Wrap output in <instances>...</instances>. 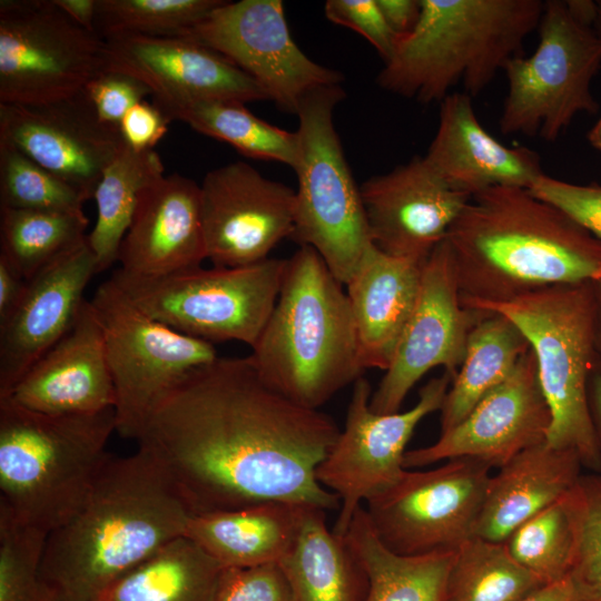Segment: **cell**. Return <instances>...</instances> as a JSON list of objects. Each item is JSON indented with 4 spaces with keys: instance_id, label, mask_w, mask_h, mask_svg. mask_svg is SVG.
I'll return each instance as SVG.
<instances>
[{
    "instance_id": "7bdbcfd3",
    "label": "cell",
    "mask_w": 601,
    "mask_h": 601,
    "mask_svg": "<svg viewBox=\"0 0 601 601\" xmlns=\"http://www.w3.org/2000/svg\"><path fill=\"white\" fill-rule=\"evenodd\" d=\"M528 190L559 207L601 239V185L568 183L544 173Z\"/></svg>"
},
{
    "instance_id": "9f6ffc18",
    "label": "cell",
    "mask_w": 601,
    "mask_h": 601,
    "mask_svg": "<svg viewBox=\"0 0 601 601\" xmlns=\"http://www.w3.org/2000/svg\"><path fill=\"white\" fill-rule=\"evenodd\" d=\"M582 601H585V600H582Z\"/></svg>"
},
{
    "instance_id": "52a82bcc",
    "label": "cell",
    "mask_w": 601,
    "mask_h": 601,
    "mask_svg": "<svg viewBox=\"0 0 601 601\" xmlns=\"http://www.w3.org/2000/svg\"><path fill=\"white\" fill-rule=\"evenodd\" d=\"M473 309L502 314L520 328L534 353L551 413L546 443L574 451L584 469L601 473L588 402L598 357L595 282L550 286Z\"/></svg>"
},
{
    "instance_id": "e575fe53",
    "label": "cell",
    "mask_w": 601,
    "mask_h": 601,
    "mask_svg": "<svg viewBox=\"0 0 601 601\" xmlns=\"http://www.w3.org/2000/svg\"><path fill=\"white\" fill-rule=\"evenodd\" d=\"M542 585L504 543L474 536L454 552L445 601H520Z\"/></svg>"
},
{
    "instance_id": "c3c4849f",
    "label": "cell",
    "mask_w": 601,
    "mask_h": 601,
    "mask_svg": "<svg viewBox=\"0 0 601 601\" xmlns=\"http://www.w3.org/2000/svg\"><path fill=\"white\" fill-rule=\"evenodd\" d=\"M27 279L0 255V323L7 319L21 299Z\"/></svg>"
},
{
    "instance_id": "5bb4252c",
    "label": "cell",
    "mask_w": 601,
    "mask_h": 601,
    "mask_svg": "<svg viewBox=\"0 0 601 601\" xmlns=\"http://www.w3.org/2000/svg\"><path fill=\"white\" fill-rule=\"evenodd\" d=\"M451 382L452 375L444 372L421 388L412 408L378 414L370 405L368 381H355L344 430L316 470L317 481L341 501L333 528L337 535L345 534L358 508L401 477L414 430L425 416L441 410Z\"/></svg>"
},
{
    "instance_id": "60d3db41",
    "label": "cell",
    "mask_w": 601,
    "mask_h": 601,
    "mask_svg": "<svg viewBox=\"0 0 601 601\" xmlns=\"http://www.w3.org/2000/svg\"><path fill=\"white\" fill-rule=\"evenodd\" d=\"M570 496L577 534L571 577L583 600L601 601V473H582Z\"/></svg>"
},
{
    "instance_id": "f5cc1de1",
    "label": "cell",
    "mask_w": 601,
    "mask_h": 601,
    "mask_svg": "<svg viewBox=\"0 0 601 601\" xmlns=\"http://www.w3.org/2000/svg\"><path fill=\"white\" fill-rule=\"evenodd\" d=\"M598 315H597V353L601 359V279L595 282Z\"/></svg>"
},
{
    "instance_id": "3957f363",
    "label": "cell",
    "mask_w": 601,
    "mask_h": 601,
    "mask_svg": "<svg viewBox=\"0 0 601 601\" xmlns=\"http://www.w3.org/2000/svg\"><path fill=\"white\" fill-rule=\"evenodd\" d=\"M445 240L469 308L601 279V239L524 188L496 186L474 194Z\"/></svg>"
},
{
    "instance_id": "9c48e42d",
    "label": "cell",
    "mask_w": 601,
    "mask_h": 601,
    "mask_svg": "<svg viewBox=\"0 0 601 601\" xmlns=\"http://www.w3.org/2000/svg\"><path fill=\"white\" fill-rule=\"evenodd\" d=\"M345 97L341 85L319 88L302 101L294 170L295 224L292 239L313 247L346 285L372 244L356 186L333 122Z\"/></svg>"
},
{
    "instance_id": "816d5d0a",
    "label": "cell",
    "mask_w": 601,
    "mask_h": 601,
    "mask_svg": "<svg viewBox=\"0 0 601 601\" xmlns=\"http://www.w3.org/2000/svg\"><path fill=\"white\" fill-rule=\"evenodd\" d=\"M53 2L78 24L95 32L97 0H53Z\"/></svg>"
},
{
    "instance_id": "bcb514c9",
    "label": "cell",
    "mask_w": 601,
    "mask_h": 601,
    "mask_svg": "<svg viewBox=\"0 0 601 601\" xmlns=\"http://www.w3.org/2000/svg\"><path fill=\"white\" fill-rule=\"evenodd\" d=\"M171 120L154 102L140 101L124 116L119 130L125 144L134 150H151L166 135Z\"/></svg>"
},
{
    "instance_id": "7402d4cb",
    "label": "cell",
    "mask_w": 601,
    "mask_h": 601,
    "mask_svg": "<svg viewBox=\"0 0 601 601\" xmlns=\"http://www.w3.org/2000/svg\"><path fill=\"white\" fill-rule=\"evenodd\" d=\"M95 274L98 264L87 235L27 279L18 305L0 323V397L70 329Z\"/></svg>"
},
{
    "instance_id": "4dcf8cb0",
    "label": "cell",
    "mask_w": 601,
    "mask_h": 601,
    "mask_svg": "<svg viewBox=\"0 0 601 601\" xmlns=\"http://www.w3.org/2000/svg\"><path fill=\"white\" fill-rule=\"evenodd\" d=\"M530 344L502 314L487 312L472 328L462 364L441 407V433L456 426L513 372Z\"/></svg>"
},
{
    "instance_id": "74e56055",
    "label": "cell",
    "mask_w": 601,
    "mask_h": 601,
    "mask_svg": "<svg viewBox=\"0 0 601 601\" xmlns=\"http://www.w3.org/2000/svg\"><path fill=\"white\" fill-rule=\"evenodd\" d=\"M221 0H97L95 32L178 37L203 20Z\"/></svg>"
},
{
    "instance_id": "484cf974",
    "label": "cell",
    "mask_w": 601,
    "mask_h": 601,
    "mask_svg": "<svg viewBox=\"0 0 601 601\" xmlns=\"http://www.w3.org/2000/svg\"><path fill=\"white\" fill-rule=\"evenodd\" d=\"M422 265L373 244L346 284L363 367L386 371L418 295Z\"/></svg>"
},
{
    "instance_id": "44dd1931",
    "label": "cell",
    "mask_w": 601,
    "mask_h": 601,
    "mask_svg": "<svg viewBox=\"0 0 601 601\" xmlns=\"http://www.w3.org/2000/svg\"><path fill=\"white\" fill-rule=\"evenodd\" d=\"M372 244L383 253L424 263L471 196L450 187L424 157L359 187Z\"/></svg>"
},
{
    "instance_id": "8992f818",
    "label": "cell",
    "mask_w": 601,
    "mask_h": 601,
    "mask_svg": "<svg viewBox=\"0 0 601 601\" xmlns=\"http://www.w3.org/2000/svg\"><path fill=\"white\" fill-rule=\"evenodd\" d=\"M116 411L53 415L0 397V504L47 533L80 509L109 457Z\"/></svg>"
},
{
    "instance_id": "7a4b0ae2",
    "label": "cell",
    "mask_w": 601,
    "mask_h": 601,
    "mask_svg": "<svg viewBox=\"0 0 601 601\" xmlns=\"http://www.w3.org/2000/svg\"><path fill=\"white\" fill-rule=\"evenodd\" d=\"M191 515L147 449L110 454L80 509L48 534L42 580L55 601H97L117 578L183 536Z\"/></svg>"
},
{
    "instance_id": "2e32d148",
    "label": "cell",
    "mask_w": 601,
    "mask_h": 601,
    "mask_svg": "<svg viewBox=\"0 0 601 601\" xmlns=\"http://www.w3.org/2000/svg\"><path fill=\"white\" fill-rule=\"evenodd\" d=\"M461 302L450 247L444 239L422 265L413 312L370 405L378 414L400 412L413 386L432 368L452 375L464 358L469 334L486 314Z\"/></svg>"
},
{
    "instance_id": "d4e9b609",
    "label": "cell",
    "mask_w": 601,
    "mask_h": 601,
    "mask_svg": "<svg viewBox=\"0 0 601 601\" xmlns=\"http://www.w3.org/2000/svg\"><path fill=\"white\" fill-rule=\"evenodd\" d=\"M424 158L450 187L470 196L496 186L530 189L544 174L536 151L505 146L485 130L463 91L440 102L437 130Z\"/></svg>"
},
{
    "instance_id": "ffe728a7",
    "label": "cell",
    "mask_w": 601,
    "mask_h": 601,
    "mask_svg": "<svg viewBox=\"0 0 601 601\" xmlns=\"http://www.w3.org/2000/svg\"><path fill=\"white\" fill-rule=\"evenodd\" d=\"M104 71L140 80L169 119L174 109L198 99L268 100L262 87L226 57L181 37L105 39Z\"/></svg>"
},
{
    "instance_id": "9a60e30c",
    "label": "cell",
    "mask_w": 601,
    "mask_h": 601,
    "mask_svg": "<svg viewBox=\"0 0 601 601\" xmlns=\"http://www.w3.org/2000/svg\"><path fill=\"white\" fill-rule=\"evenodd\" d=\"M178 37L226 57L293 115L309 93L343 81L341 72L316 63L295 43L280 0L223 1Z\"/></svg>"
},
{
    "instance_id": "4fadbf2b",
    "label": "cell",
    "mask_w": 601,
    "mask_h": 601,
    "mask_svg": "<svg viewBox=\"0 0 601 601\" xmlns=\"http://www.w3.org/2000/svg\"><path fill=\"white\" fill-rule=\"evenodd\" d=\"M491 466L469 457L408 471L364 509L380 541L400 555L455 552L475 536Z\"/></svg>"
},
{
    "instance_id": "f35d334b",
    "label": "cell",
    "mask_w": 601,
    "mask_h": 601,
    "mask_svg": "<svg viewBox=\"0 0 601 601\" xmlns=\"http://www.w3.org/2000/svg\"><path fill=\"white\" fill-rule=\"evenodd\" d=\"M48 534L0 504V601H55L41 577Z\"/></svg>"
},
{
    "instance_id": "8d00e7d4",
    "label": "cell",
    "mask_w": 601,
    "mask_h": 601,
    "mask_svg": "<svg viewBox=\"0 0 601 601\" xmlns=\"http://www.w3.org/2000/svg\"><path fill=\"white\" fill-rule=\"evenodd\" d=\"M570 493L522 523L503 542L511 558L543 584L569 577L573 569L577 534Z\"/></svg>"
},
{
    "instance_id": "7c38bea8",
    "label": "cell",
    "mask_w": 601,
    "mask_h": 601,
    "mask_svg": "<svg viewBox=\"0 0 601 601\" xmlns=\"http://www.w3.org/2000/svg\"><path fill=\"white\" fill-rule=\"evenodd\" d=\"M105 40L53 0L0 1V104L38 106L79 95L104 71Z\"/></svg>"
},
{
    "instance_id": "db71d44e",
    "label": "cell",
    "mask_w": 601,
    "mask_h": 601,
    "mask_svg": "<svg viewBox=\"0 0 601 601\" xmlns=\"http://www.w3.org/2000/svg\"><path fill=\"white\" fill-rule=\"evenodd\" d=\"M590 145L601 152V117L588 134Z\"/></svg>"
},
{
    "instance_id": "8fae6325",
    "label": "cell",
    "mask_w": 601,
    "mask_h": 601,
    "mask_svg": "<svg viewBox=\"0 0 601 601\" xmlns=\"http://www.w3.org/2000/svg\"><path fill=\"white\" fill-rule=\"evenodd\" d=\"M116 390V432L138 441L152 413L189 376L219 358L215 346L136 307L109 278L90 300Z\"/></svg>"
},
{
    "instance_id": "ee69618b",
    "label": "cell",
    "mask_w": 601,
    "mask_h": 601,
    "mask_svg": "<svg viewBox=\"0 0 601 601\" xmlns=\"http://www.w3.org/2000/svg\"><path fill=\"white\" fill-rule=\"evenodd\" d=\"M85 95L102 124L119 129L130 108L151 96L150 89L132 76L102 71L83 89Z\"/></svg>"
},
{
    "instance_id": "681fc988",
    "label": "cell",
    "mask_w": 601,
    "mask_h": 601,
    "mask_svg": "<svg viewBox=\"0 0 601 601\" xmlns=\"http://www.w3.org/2000/svg\"><path fill=\"white\" fill-rule=\"evenodd\" d=\"M571 574L560 581L544 584L520 601H582Z\"/></svg>"
},
{
    "instance_id": "b9f144b4",
    "label": "cell",
    "mask_w": 601,
    "mask_h": 601,
    "mask_svg": "<svg viewBox=\"0 0 601 601\" xmlns=\"http://www.w3.org/2000/svg\"><path fill=\"white\" fill-rule=\"evenodd\" d=\"M211 601H293L278 563L223 569Z\"/></svg>"
},
{
    "instance_id": "d590c367",
    "label": "cell",
    "mask_w": 601,
    "mask_h": 601,
    "mask_svg": "<svg viewBox=\"0 0 601 601\" xmlns=\"http://www.w3.org/2000/svg\"><path fill=\"white\" fill-rule=\"evenodd\" d=\"M85 215L0 208V255L29 279L87 235Z\"/></svg>"
},
{
    "instance_id": "d6986e66",
    "label": "cell",
    "mask_w": 601,
    "mask_h": 601,
    "mask_svg": "<svg viewBox=\"0 0 601 601\" xmlns=\"http://www.w3.org/2000/svg\"><path fill=\"white\" fill-rule=\"evenodd\" d=\"M0 142L13 146L93 198L101 176L124 147L118 128L102 124L83 90L47 105L0 104Z\"/></svg>"
},
{
    "instance_id": "f907efd6",
    "label": "cell",
    "mask_w": 601,
    "mask_h": 601,
    "mask_svg": "<svg viewBox=\"0 0 601 601\" xmlns=\"http://www.w3.org/2000/svg\"><path fill=\"white\" fill-rule=\"evenodd\" d=\"M588 402L595 442L601 457V359L599 356L589 377Z\"/></svg>"
},
{
    "instance_id": "cb8c5ba5",
    "label": "cell",
    "mask_w": 601,
    "mask_h": 601,
    "mask_svg": "<svg viewBox=\"0 0 601 601\" xmlns=\"http://www.w3.org/2000/svg\"><path fill=\"white\" fill-rule=\"evenodd\" d=\"M207 258L200 187L179 174L146 189L118 252V268L138 278H156L201 266Z\"/></svg>"
},
{
    "instance_id": "e0dca14e",
    "label": "cell",
    "mask_w": 601,
    "mask_h": 601,
    "mask_svg": "<svg viewBox=\"0 0 601 601\" xmlns=\"http://www.w3.org/2000/svg\"><path fill=\"white\" fill-rule=\"evenodd\" d=\"M200 187V216L207 259L217 267L265 260L292 238L295 190L235 161L210 170Z\"/></svg>"
},
{
    "instance_id": "836d02e7",
    "label": "cell",
    "mask_w": 601,
    "mask_h": 601,
    "mask_svg": "<svg viewBox=\"0 0 601 601\" xmlns=\"http://www.w3.org/2000/svg\"><path fill=\"white\" fill-rule=\"evenodd\" d=\"M170 119L181 120L196 131L233 146L246 157L272 160L294 169L298 137L255 116L245 102L230 99H198L180 105Z\"/></svg>"
},
{
    "instance_id": "11a10c76",
    "label": "cell",
    "mask_w": 601,
    "mask_h": 601,
    "mask_svg": "<svg viewBox=\"0 0 601 601\" xmlns=\"http://www.w3.org/2000/svg\"><path fill=\"white\" fill-rule=\"evenodd\" d=\"M597 28L601 31V0L597 1V20H595Z\"/></svg>"
},
{
    "instance_id": "7dc6e473",
    "label": "cell",
    "mask_w": 601,
    "mask_h": 601,
    "mask_svg": "<svg viewBox=\"0 0 601 601\" xmlns=\"http://www.w3.org/2000/svg\"><path fill=\"white\" fill-rule=\"evenodd\" d=\"M392 31L398 37L411 32L421 14V0H376Z\"/></svg>"
},
{
    "instance_id": "f1b7e54d",
    "label": "cell",
    "mask_w": 601,
    "mask_h": 601,
    "mask_svg": "<svg viewBox=\"0 0 601 601\" xmlns=\"http://www.w3.org/2000/svg\"><path fill=\"white\" fill-rule=\"evenodd\" d=\"M278 564L293 601H365V572L322 509L304 506L296 539Z\"/></svg>"
},
{
    "instance_id": "ab89813d",
    "label": "cell",
    "mask_w": 601,
    "mask_h": 601,
    "mask_svg": "<svg viewBox=\"0 0 601 601\" xmlns=\"http://www.w3.org/2000/svg\"><path fill=\"white\" fill-rule=\"evenodd\" d=\"M83 196L6 142H0V208L81 214Z\"/></svg>"
},
{
    "instance_id": "6da1fadb",
    "label": "cell",
    "mask_w": 601,
    "mask_h": 601,
    "mask_svg": "<svg viewBox=\"0 0 601 601\" xmlns=\"http://www.w3.org/2000/svg\"><path fill=\"white\" fill-rule=\"evenodd\" d=\"M341 430L267 384L252 358L219 357L152 413L138 445L167 469L193 514L279 501H341L316 479Z\"/></svg>"
},
{
    "instance_id": "ba28073f",
    "label": "cell",
    "mask_w": 601,
    "mask_h": 601,
    "mask_svg": "<svg viewBox=\"0 0 601 601\" xmlns=\"http://www.w3.org/2000/svg\"><path fill=\"white\" fill-rule=\"evenodd\" d=\"M597 1L548 0L538 26L539 43L529 56L504 67L508 93L499 121L503 135L555 141L581 112L599 104L591 82L601 68Z\"/></svg>"
},
{
    "instance_id": "5b68a950",
    "label": "cell",
    "mask_w": 601,
    "mask_h": 601,
    "mask_svg": "<svg viewBox=\"0 0 601 601\" xmlns=\"http://www.w3.org/2000/svg\"><path fill=\"white\" fill-rule=\"evenodd\" d=\"M414 29L396 38L377 83L427 105L441 102L462 85L480 95L500 70L521 56L538 29L541 0H421Z\"/></svg>"
},
{
    "instance_id": "83f0119b",
    "label": "cell",
    "mask_w": 601,
    "mask_h": 601,
    "mask_svg": "<svg viewBox=\"0 0 601 601\" xmlns=\"http://www.w3.org/2000/svg\"><path fill=\"white\" fill-rule=\"evenodd\" d=\"M304 506L269 501L193 514L184 535L223 569L278 563L296 539Z\"/></svg>"
},
{
    "instance_id": "d6a6232c",
    "label": "cell",
    "mask_w": 601,
    "mask_h": 601,
    "mask_svg": "<svg viewBox=\"0 0 601 601\" xmlns=\"http://www.w3.org/2000/svg\"><path fill=\"white\" fill-rule=\"evenodd\" d=\"M164 171L155 149L137 151L126 144L105 169L93 195L97 220L88 235L98 273L118 262L120 244L142 193L159 181Z\"/></svg>"
},
{
    "instance_id": "277c9868",
    "label": "cell",
    "mask_w": 601,
    "mask_h": 601,
    "mask_svg": "<svg viewBox=\"0 0 601 601\" xmlns=\"http://www.w3.org/2000/svg\"><path fill=\"white\" fill-rule=\"evenodd\" d=\"M342 286L313 247L300 246L286 259L275 307L249 355L267 384L308 408L318 410L365 370Z\"/></svg>"
},
{
    "instance_id": "1f68e13d",
    "label": "cell",
    "mask_w": 601,
    "mask_h": 601,
    "mask_svg": "<svg viewBox=\"0 0 601 601\" xmlns=\"http://www.w3.org/2000/svg\"><path fill=\"white\" fill-rule=\"evenodd\" d=\"M221 571L183 535L117 578L97 601H211Z\"/></svg>"
},
{
    "instance_id": "f6af8a7d",
    "label": "cell",
    "mask_w": 601,
    "mask_h": 601,
    "mask_svg": "<svg viewBox=\"0 0 601 601\" xmlns=\"http://www.w3.org/2000/svg\"><path fill=\"white\" fill-rule=\"evenodd\" d=\"M325 17L335 24L349 28L363 36L387 61L397 36L387 24L376 0H328Z\"/></svg>"
},
{
    "instance_id": "4316f807",
    "label": "cell",
    "mask_w": 601,
    "mask_h": 601,
    "mask_svg": "<svg viewBox=\"0 0 601 601\" xmlns=\"http://www.w3.org/2000/svg\"><path fill=\"white\" fill-rule=\"evenodd\" d=\"M582 469L574 451L546 441L521 451L491 476L475 536L503 543L522 523L568 495Z\"/></svg>"
},
{
    "instance_id": "603a6c76",
    "label": "cell",
    "mask_w": 601,
    "mask_h": 601,
    "mask_svg": "<svg viewBox=\"0 0 601 601\" xmlns=\"http://www.w3.org/2000/svg\"><path fill=\"white\" fill-rule=\"evenodd\" d=\"M10 397L46 414H91L115 408L116 390L104 332L86 300L70 329L21 377Z\"/></svg>"
},
{
    "instance_id": "f546056e",
    "label": "cell",
    "mask_w": 601,
    "mask_h": 601,
    "mask_svg": "<svg viewBox=\"0 0 601 601\" xmlns=\"http://www.w3.org/2000/svg\"><path fill=\"white\" fill-rule=\"evenodd\" d=\"M343 536L365 572V601H445L454 552L407 556L390 551L375 534L363 505Z\"/></svg>"
},
{
    "instance_id": "30bf717a",
    "label": "cell",
    "mask_w": 601,
    "mask_h": 601,
    "mask_svg": "<svg viewBox=\"0 0 601 601\" xmlns=\"http://www.w3.org/2000/svg\"><path fill=\"white\" fill-rule=\"evenodd\" d=\"M286 259L237 267L201 266L156 278L115 270L110 277L141 312L209 343L238 341L253 347L275 307Z\"/></svg>"
},
{
    "instance_id": "ac0fdd59",
    "label": "cell",
    "mask_w": 601,
    "mask_h": 601,
    "mask_svg": "<svg viewBox=\"0 0 601 601\" xmlns=\"http://www.w3.org/2000/svg\"><path fill=\"white\" fill-rule=\"evenodd\" d=\"M551 413L530 347L511 375L453 428L425 447L406 451L404 469L459 457L501 467L521 451L546 441Z\"/></svg>"
}]
</instances>
